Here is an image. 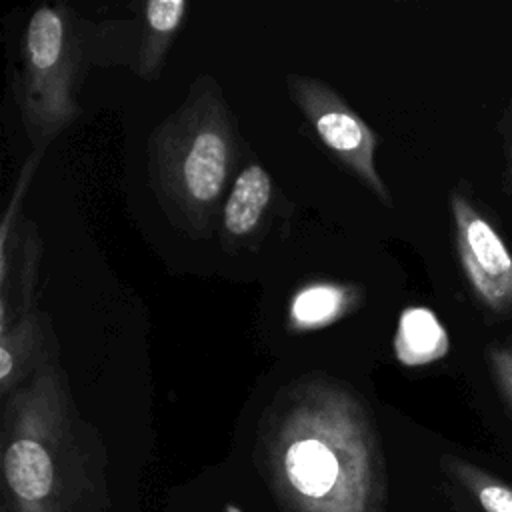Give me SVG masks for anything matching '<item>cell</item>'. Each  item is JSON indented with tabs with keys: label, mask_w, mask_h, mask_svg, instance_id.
<instances>
[{
	"label": "cell",
	"mask_w": 512,
	"mask_h": 512,
	"mask_svg": "<svg viewBox=\"0 0 512 512\" xmlns=\"http://www.w3.org/2000/svg\"><path fill=\"white\" fill-rule=\"evenodd\" d=\"M236 156L230 108L214 78L202 76L148 140L150 182L170 218L190 234L210 232Z\"/></svg>",
	"instance_id": "6da1fadb"
},
{
	"label": "cell",
	"mask_w": 512,
	"mask_h": 512,
	"mask_svg": "<svg viewBox=\"0 0 512 512\" xmlns=\"http://www.w3.org/2000/svg\"><path fill=\"white\" fill-rule=\"evenodd\" d=\"M80 62V30L70 10L62 4L36 8L24 30L22 68L14 82L24 128L36 148H46L78 118Z\"/></svg>",
	"instance_id": "7a4b0ae2"
},
{
	"label": "cell",
	"mask_w": 512,
	"mask_h": 512,
	"mask_svg": "<svg viewBox=\"0 0 512 512\" xmlns=\"http://www.w3.org/2000/svg\"><path fill=\"white\" fill-rule=\"evenodd\" d=\"M286 86L324 148L380 202L390 206V192L374 162L378 146L374 130L326 82L312 76L288 74Z\"/></svg>",
	"instance_id": "3957f363"
},
{
	"label": "cell",
	"mask_w": 512,
	"mask_h": 512,
	"mask_svg": "<svg viewBox=\"0 0 512 512\" xmlns=\"http://www.w3.org/2000/svg\"><path fill=\"white\" fill-rule=\"evenodd\" d=\"M460 266L476 300L494 314L512 310V254L478 208L460 190L450 194Z\"/></svg>",
	"instance_id": "277c9868"
},
{
	"label": "cell",
	"mask_w": 512,
	"mask_h": 512,
	"mask_svg": "<svg viewBox=\"0 0 512 512\" xmlns=\"http://www.w3.org/2000/svg\"><path fill=\"white\" fill-rule=\"evenodd\" d=\"M48 360V322L36 310L24 312L0 328V384L4 394Z\"/></svg>",
	"instance_id": "5b68a950"
},
{
	"label": "cell",
	"mask_w": 512,
	"mask_h": 512,
	"mask_svg": "<svg viewBox=\"0 0 512 512\" xmlns=\"http://www.w3.org/2000/svg\"><path fill=\"white\" fill-rule=\"evenodd\" d=\"M272 200V178L260 164H248L236 178L222 208V236L248 240L262 224Z\"/></svg>",
	"instance_id": "8992f818"
},
{
	"label": "cell",
	"mask_w": 512,
	"mask_h": 512,
	"mask_svg": "<svg viewBox=\"0 0 512 512\" xmlns=\"http://www.w3.org/2000/svg\"><path fill=\"white\" fill-rule=\"evenodd\" d=\"M448 346V334L432 310L424 306H410L402 312L394 338L396 358L402 364H430L446 356Z\"/></svg>",
	"instance_id": "52a82bcc"
},
{
	"label": "cell",
	"mask_w": 512,
	"mask_h": 512,
	"mask_svg": "<svg viewBox=\"0 0 512 512\" xmlns=\"http://www.w3.org/2000/svg\"><path fill=\"white\" fill-rule=\"evenodd\" d=\"M4 472L10 488L26 500L46 496L54 478L50 452L32 434L16 436L8 446L4 454Z\"/></svg>",
	"instance_id": "ba28073f"
},
{
	"label": "cell",
	"mask_w": 512,
	"mask_h": 512,
	"mask_svg": "<svg viewBox=\"0 0 512 512\" xmlns=\"http://www.w3.org/2000/svg\"><path fill=\"white\" fill-rule=\"evenodd\" d=\"M186 10L188 4L184 0H148L144 4L146 30L138 58L140 76L146 78L162 66L164 56L184 22Z\"/></svg>",
	"instance_id": "9c48e42d"
},
{
	"label": "cell",
	"mask_w": 512,
	"mask_h": 512,
	"mask_svg": "<svg viewBox=\"0 0 512 512\" xmlns=\"http://www.w3.org/2000/svg\"><path fill=\"white\" fill-rule=\"evenodd\" d=\"M346 308V296L338 286H308L292 300V320L302 328L326 324Z\"/></svg>",
	"instance_id": "30bf717a"
},
{
	"label": "cell",
	"mask_w": 512,
	"mask_h": 512,
	"mask_svg": "<svg viewBox=\"0 0 512 512\" xmlns=\"http://www.w3.org/2000/svg\"><path fill=\"white\" fill-rule=\"evenodd\" d=\"M472 486L484 512H512V488L480 472H472Z\"/></svg>",
	"instance_id": "8fae6325"
},
{
	"label": "cell",
	"mask_w": 512,
	"mask_h": 512,
	"mask_svg": "<svg viewBox=\"0 0 512 512\" xmlns=\"http://www.w3.org/2000/svg\"><path fill=\"white\" fill-rule=\"evenodd\" d=\"M486 358L498 390L512 406V344H492L486 350Z\"/></svg>",
	"instance_id": "7c38bea8"
},
{
	"label": "cell",
	"mask_w": 512,
	"mask_h": 512,
	"mask_svg": "<svg viewBox=\"0 0 512 512\" xmlns=\"http://www.w3.org/2000/svg\"><path fill=\"white\" fill-rule=\"evenodd\" d=\"M502 190L506 194H512V128L506 138L504 146V170H502Z\"/></svg>",
	"instance_id": "4fadbf2b"
}]
</instances>
